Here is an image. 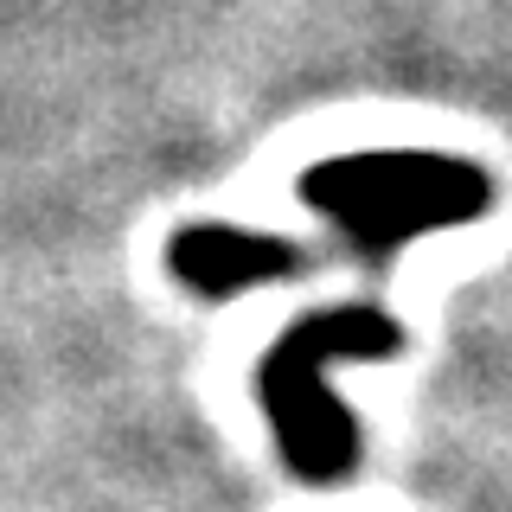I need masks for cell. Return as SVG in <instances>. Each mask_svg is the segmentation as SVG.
Wrapping results in <instances>:
<instances>
[{"mask_svg": "<svg viewBox=\"0 0 512 512\" xmlns=\"http://www.w3.org/2000/svg\"><path fill=\"white\" fill-rule=\"evenodd\" d=\"M308 263L301 244H288L276 231H244V224H218V218H199V224H180L167 237V276L199 301H231L244 288H263V282H282Z\"/></svg>", "mask_w": 512, "mask_h": 512, "instance_id": "3957f363", "label": "cell"}, {"mask_svg": "<svg viewBox=\"0 0 512 512\" xmlns=\"http://www.w3.org/2000/svg\"><path fill=\"white\" fill-rule=\"evenodd\" d=\"M404 320L378 301H327L288 320L282 340L256 359V404H263L276 448L295 480L333 487L359 468V423L327 391V372L346 359H397Z\"/></svg>", "mask_w": 512, "mask_h": 512, "instance_id": "7a4b0ae2", "label": "cell"}, {"mask_svg": "<svg viewBox=\"0 0 512 512\" xmlns=\"http://www.w3.org/2000/svg\"><path fill=\"white\" fill-rule=\"evenodd\" d=\"M295 199L327 218L352 256L384 269L404 244L487 218L493 173L455 148H346L301 167Z\"/></svg>", "mask_w": 512, "mask_h": 512, "instance_id": "6da1fadb", "label": "cell"}]
</instances>
